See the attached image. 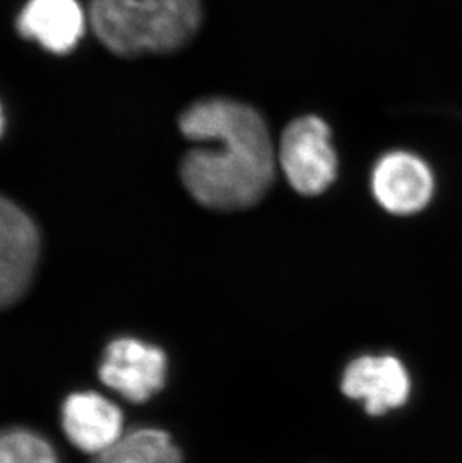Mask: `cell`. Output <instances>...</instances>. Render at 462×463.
Segmentation results:
<instances>
[{"instance_id":"30bf717a","label":"cell","mask_w":462,"mask_h":463,"mask_svg":"<svg viewBox=\"0 0 462 463\" xmlns=\"http://www.w3.org/2000/svg\"><path fill=\"white\" fill-rule=\"evenodd\" d=\"M93 463H184V455L161 429H136L95 456Z\"/></svg>"},{"instance_id":"ba28073f","label":"cell","mask_w":462,"mask_h":463,"mask_svg":"<svg viewBox=\"0 0 462 463\" xmlns=\"http://www.w3.org/2000/svg\"><path fill=\"white\" fill-rule=\"evenodd\" d=\"M61 420L66 438L84 453L100 455L122 437V411L95 392L70 394Z\"/></svg>"},{"instance_id":"7a4b0ae2","label":"cell","mask_w":462,"mask_h":463,"mask_svg":"<svg viewBox=\"0 0 462 463\" xmlns=\"http://www.w3.org/2000/svg\"><path fill=\"white\" fill-rule=\"evenodd\" d=\"M91 24L98 40L122 57L170 54L200 31L201 0H91Z\"/></svg>"},{"instance_id":"7c38bea8","label":"cell","mask_w":462,"mask_h":463,"mask_svg":"<svg viewBox=\"0 0 462 463\" xmlns=\"http://www.w3.org/2000/svg\"><path fill=\"white\" fill-rule=\"evenodd\" d=\"M4 128H5L4 109H2V105H0V136H2V132H4Z\"/></svg>"},{"instance_id":"9c48e42d","label":"cell","mask_w":462,"mask_h":463,"mask_svg":"<svg viewBox=\"0 0 462 463\" xmlns=\"http://www.w3.org/2000/svg\"><path fill=\"white\" fill-rule=\"evenodd\" d=\"M84 22L77 0H29L18 15L17 29L48 52L65 54L79 44Z\"/></svg>"},{"instance_id":"8fae6325","label":"cell","mask_w":462,"mask_h":463,"mask_svg":"<svg viewBox=\"0 0 462 463\" xmlns=\"http://www.w3.org/2000/svg\"><path fill=\"white\" fill-rule=\"evenodd\" d=\"M0 463H59V458L40 433L13 428L0 432Z\"/></svg>"},{"instance_id":"52a82bcc","label":"cell","mask_w":462,"mask_h":463,"mask_svg":"<svg viewBox=\"0 0 462 463\" xmlns=\"http://www.w3.org/2000/svg\"><path fill=\"white\" fill-rule=\"evenodd\" d=\"M411 376L401 360L390 354L361 355L345 367L341 390L347 398L362 401L370 415L404 407L411 396Z\"/></svg>"},{"instance_id":"277c9868","label":"cell","mask_w":462,"mask_h":463,"mask_svg":"<svg viewBox=\"0 0 462 463\" xmlns=\"http://www.w3.org/2000/svg\"><path fill=\"white\" fill-rule=\"evenodd\" d=\"M98 373L122 398L144 403L164 389L168 359L159 346L137 337H118L105 346Z\"/></svg>"},{"instance_id":"8992f818","label":"cell","mask_w":462,"mask_h":463,"mask_svg":"<svg viewBox=\"0 0 462 463\" xmlns=\"http://www.w3.org/2000/svg\"><path fill=\"white\" fill-rule=\"evenodd\" d=\"M371 189L380 206L398 216L422 212L436 193L434 173L422 157L410 152H389L371 175Z\"/></svg>"},{"instance_id":"5b68a950","label":"cell","mask_w":462,"mask_h":463,"mask_svg":"<svg viewBox=\"0 0 462 463\" xmlns=\"http://www.w3.org/2000/svg\"><path fill=\"white\" fill-rule=\"evenodd\" d=\"M40 232L34 219L0 195V309L27 293L40 258Z\"/></svg>"},{"instance_id":"3957f363","label":"cell","mask_w":462,"mask_h":463,"mask_svg":"<svg viewBox=\"0 0 462 463\" xmlns=\"http://www.w3.org/2000/svg\"><path fill=\"white\" fill-rule=\"evenodd\" d=\"M276 155L290 186L305 197L323 194L338 175L331 128L319 116L293 120L284 131Z\"/></svg>"},{"instance_id":"6da1fadb","label":"cell","mask_w":462,"mask_h":463,"mask_svg":"<svg viewBox=\"0 0 462 463\" xmlns=\"http://www.w3.org/2000/svg\"><path fill=\"white\" fill-rule=\"evenodd\" d=\"M179 129L189 140L212 147L185 155L180 177L206 209L236 212L266 197L278 155L262 114L230 98H205L185 109Z\"/></svg>"}]
</instances>
